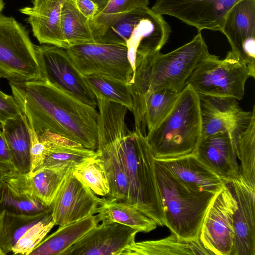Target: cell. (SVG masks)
<instances>
[{"instance_id": "1", "label": "cell", "mask_w": 255, "mask_h": 255, "mask_svg": "<svg viewBox=\"0 0 255 255\" xmlns=\"http://www.w3.org/2000/svg\"><path fill=\"white\" fill-rule=\"evenodd\" d=\"M12 95L35 131H46L70 139L96 151L99 113L47 80L9 83Z\"/></svg>"}, {"instance_id": "2", "label": "cell", "mask_w": 255, "mask_h": 255, "mask_svg": "<svg viewBox=\"0 0 255 255\" xmlns=\"http://www.w3.org/2000/svg\"><path fill=\"white\" fill-rule=\"evenodd\" d=\"M210 54L200 32L189 42L166 54L137 56L129 84L133 101L135 128L146 130V101L155 91L170 88L181 91L200 61Z\"/></svg>"}, {"instance_id": "3", "label": "cell", "mask_w": 255, "mask_h": 255, "mask_svg": "<svg viewBox=\"0 0 255 255\" xmlns=\"http://www.w3.org/2000/svg\"><path fill=\"white\" fill-rule=\"evenodd\" d=\"M128 109L120 105L116 126L118 148L129 187L130 204L153 220L166 226L162 201L155 172V158L146 135L138 129H129L125 123Z\"/></svg>"}, {"instance_id": "4", "label": "cell", "mask_w": 255, "mask_h": 255, "mask_svg": "<svg viewBox=\"0 0 255 255\" xmlns=\"http://www.w3.org/2000/svg\"><path fill=\"white\" fill-rule=\"evenodd\" d=\"M200 97L187 84L170 113L146 138L155 159L193 154L201 138Z\"/></svg>"}, {"instance_id": "5", "label": "cell", "mask_w": 255, "mask_h": 255, "mask_svg": "<svg viewBox=\"0 0 255 255\" xmlns=\"http://www.w3.org/2000/svg\"><path fill=\"white\" fill-rule=\"evenodd\" d=\"M154 165L165 226L180 239L199 238L206 212L216 194L186 185L155 159Z\"/></svg>"}, {"instance_id": "6", "label": "cell", "mask_w": 255, "mask_h": 255, "mask_svg": "<svg viewBox=\"0 0 255 255\" xmlns=\"http://www.w3.org/2000/svg\"><path fill=\"white\" fill-rule=\"evenodd\" d=\"M171 27L162 15L148 7L136 8L110 26L97 42L126 45L134 71L137 56L160 52L168 41Z\"/></svg>"}, {"instance_id": "7", "label": "cell", "mask_w": 255, "mask_h": 255, "mask_svg": "<svg viewBox=\"0 0 255 255\" xmlns=\"http://www.w3.org/2000/svg\"><path fill=\"white\" fill-rule=\"evenodd\" d=\"M0 77L20 84L44 79L29 33L12 17L0 15Z\"/></svg>"}, {"instance_id": "8", "label": "cell", "mask_w": 255, "mask_h": 255, "mask_svg": "<svg viewBox=\"0 0 255 255\" xmlns=\"http://www.w3.org/2000/svg\"><path fill=\"white\" fill-rule=\"evenodd\" d=\"M250 77L247 65L230 50L223 59L209 54L197 65L187 84L199 95L241 100Z\"/></svg>"}, {"instance_id": "9", "label": "cell", "mask_w": 255, "mask_h": 255, "mask_svg": "<svg viewBox=\"0 0 255 255\" xmlns=\"http://www.w3.org/2000/svg\"><path fill=\"white\" fill-rule=\"evenodd\" d=\"M96 98L99 113L96 151L103 161L110 185V191L104 198L128 203V184L121 161L116 133L118 103L98 96Z\"/></svg>"}, {"instance_id": "10", "label": "cell", "mask_w": 255, "mask_h": 255, "mask_svg": "<svg viewBox=\"0 0 255 255\" xmlns=\"http://www.w3.org/2000/svg\"><path fill=\"white\" fill-rule=\"evenodd\" d=\"M74 65L83 75H97L129 84L134 69L124 44L94 43L65 49Z\"/></svg>"}, {"instance_id": "11", "label": "cell", "mask_w": 255, "mask_h": 255, "mask_svg": "<svg viewBox=\"0 0 255 255\" xmlns=\"http://www.w3.org/2000/svg\"><path fill=\"white\" fill-rule=\"evenodd\" d=\"M45 79L78 101L96 108V96L74 65L66 50L49 44L35 45Z\"/></svg>"}, {"instance_id": "12", "label": "cell", "mask_w": 255, "mask_h": 255, "mask_svg": "<svg viewBox=\"0 0 255 255\" xmlns=\"http://www.w3.org/2000/svg\"><path fill=\"white\" fill-rule=\"evenodd\" d=\"M237 205L229 183L224 185L209 204L199 239L213 255H230L234 243L233 216Z\"/></svg>"}, {"instance_id": "13", "label": "cell", "mask_w": 255, "mask_h": 255, "mask_svg": "<svg viewBox=\"0 0 255 255\" xmlns=\"http://www.w3.org/2000/svg\"><path fill=\"white\" fill-rule=\"evenodd\" d=\"M242 0H156L151 9L175 17L198 32L207 29L221 32L229 11Z\"/></svg>"}, {"instance_id": "14", "label": "cell", "mask_w": 255, "mask_h": 255, "mask_svg": "<svg viewBox=\"0 0 255 255\" xmlns=\"http://www.w3.org/2000/svg\"><path fill=\"white\" fill-rule=\"evenodd\" d=\"M200 108L202 122L201 138L227 133L233 139L248 127L255 115V106L246 111L238 100L228 97L201 96Z\"/></svg>"}, {"instance_id": "15", "label": "cell", "mask_w": 255, "mask_h": 255, "mask_svg": "<svg viewBox=\"0 0 255 255\" xmlns=\"http://www.w3.org/2000/svg\"><path fill=\"white\" fill-rule=\"evenodd\" d=\"M231 51L248 66L255 77V0H242L227 13L221 31Z\"/></svg>"}, {"instance_id": "16", "label": "cell", "mask_w": 255, "mask_h": 255, "mask_svg": "<svg viewBox=\"0 0 255 255\" xmlns=\"http://www.w3.org/2000/svg\"><path fill=\"white\" fill-rule=\"evenodd\" d=\"M72 170L51 205V213L55 225L64 226L94 215L101 201V198L76 177Z\"/></svg>"}, {"instance_id": "17", "label": "cell", "mask_w": 255, "mask_h": 255, "mask_svg": "<svg viewBox=\"0 0 255 255\" xmlns=\"http://www.w3.org/2000/svg\"><path fill=\"white\" fill-rule=\"evenodd\" d=\"M139 232L117 223L97 225L62 255H120L128 246L135 241Z\"/></svg>"}, {"instance_id": "18", "label": "cell", "mask_w": 255, "mask_h": 255, "mask_svg": "<svg viewBox=\"0 0 255 255\" xmlns=\"http://www.w3.org/2000/svg\"><path fill=\"white\" fill-rule=\"evenodd\" d=\"M73 167L64 164L43 166L34 172H12L5 173L3 181L15 191L33 196L50 207Z\"/></svg>"}, {"instance_id": "19", "label": "cell", "mask_w": 255, "mask_h": 255, "mask_svg": "<svg viewBox=\"0 0 255 255\" xmlns=\"http://www.w3.org/2000/svg\"><path fill=\"white\" fill-rule=\"evenodd\" d=\"M229 184L237 201L230 255H255V190L240 177Z\"/></svg>"}, {"instance_id": "20", "label": "cell", "mask_w": 255, "mask_h": 255, "mask_svg": "<svg viewBox=\"0 0 255 255\" xmlns=\"http://www.w3.org/2000/svg\"><path fill=\"white\" fill-rule=\"evenodd\" d=\"M193 154L226 183L240 177L235 142L227 133L201 138Z\"/></svg>"}, {"instance_id": "21", "label": "cell", "mask_w": 255, "mask_h": 255, "mask_svg": "<svg viewBox=\"0 0 255 255\" xmlns=\"http://www.w3.org/2000/svg\"><path fill=\"white\" fill-rule=\"evenodd\" d=\"M66 0H33L32 6L23 7L19 12L26 19L33 35L40 44L66 48L61 28V15Z\"/></svg>"}, {"instance_id": "22", "label": "cell", "mask_w": 255, "mask_h": 255, "mask_svg": "<svg viewBox=\"0 0 255 255\" xmlns=\"http://www.w3.org/2000/svg\"><path fill=\"white\" fill-rule=\"evenodd\" d=\"M156 160L179 180L191 187L216 194L226 184L194 154Z\"/></svg>"}, {"instance_id": "23", "label": "cell", "mask_w": 255, "mask_h": 255, "mask_svg": "<svg viewBox=\"0 0 255 255\" xmlns=\"http://www.w3.org/2000/svg\"><path fill=\"white\" fill-rule=\"evenodd\" d=\"M39 138L46 151L43 166L70 164L75 167L97 155L96 151L86 148L70 139L49 131L43 132Z\"/></svg>"}, {"instance_id": "24", "label": "cell", "mask_w": 255, "mask_h": 255, "mask_svg": "<svg viewBox=\"0 0 255 255\" xmlns=\"http://www.w3.org/2000/svg\"><path fill=\"white\" fill-rule=\"evenodd\" d=\"M98 223H117L148 233L157 227L155 222L134 206L124 202L101 198L96 211Z\"/></svg>"}, {"instance_id": "25", "label": "cell", "mask_w": 255, "mask_h": 255, "mask_svg": "<svg viewBox=\"0 0 255 255\" xmlns=\"http://www.w3.org/2000/svg\"><path fill=\"white\" fill-rule=\"evenodd\" d=\"M95 215L64 226L44 238L29 255H62L87 232L98 225Z\"/></svg>"}, {"instance_id": "26", "label": "cell", "mask_w": 255, "mask_h": 255, "mask_svg": "<svg viewBox=\"0 0 255 255\" xmlns=\"http://www.w3.org/2000/svg\"><path fill=\"white\" fill-rule=\"evenodd\" d=\"M16 171L26 173L31 170L30 136L27 120L22 114L0 124Z\"/></svg>"}, {"instance_id": "27", "label": "cell", "mask_w": 255, "mask_h": 255, "mask_svg": "<svg viewBox=\"0 0 255 255\" xmlns=\"http://www.w3.org/2000/svg\"><path fill=\"white\" fill-rule=\"evenodd\" d=\"M61 28L66 48L96 43L89 20L78 11L71 0H66L63 5Z\"/></svg>"}, {"instance_id": "28", "label": "cell", "mask_w": 255, "mask_h": 255, "mask_svg": "<svg viewBox=\"0 0 255 255\" xmlns=\"http://www.w3.org/2000/svg\"><path fill=\"white\" fill-rule=\"evenodd\" d=\"M49 213L36 215L17 214L3 210L0 212V247L5 255L31 227Z\"/></svg>"}, {"instance_id": "29", "label": "cell", "mask_w": 255, "mask_h": 255, "mask_svg": "<svg viewBox=\"0 0 255 255\" xmlns=\"http://www.w3.org/2000/svg\"><path fill=\"white\" fill-rule=\"evenodd\" d=\"M190 255L193 253L189 240L172 235L160 240L134 241L126 247L120 255Z\"/></svg>"}, {"instance_id": "30", "label": "cell", "mask_w": 255, "mask_h": 255, "mask_svg": "<svg viewBox=\"0 0 255 255\" xmlns=\"http://www.w3.org/2000/svg\"><path fill=\"white\" fill-rule=\"evenodd\" d=\"M233 140L240 161V177L255 190V115L247 128Z\"/></svg>"}, {"instance_id": "31", "label": "cell", "mask_w": 255, "mask_h": 255, "mask_svg": "<svg viewBox=\"0 0 255 255\" xmlns=\"http://www.w3.org/2000/svg\"><path fill=\"white\" fill-rule=\"evenodd\" d=\"M148 0H109L94 19L89 21L96 42L120 18L136 8L148 7Z\"/></svg>"}, {"instance_id": "32", "label": "cell", "mask_w": 255, "mask_h": 255, "mask_svg": "<svg viewBox=\"0 0 255 255\" xmlns=\"http://www.w3.org/2000/svg\"><path fill=\"white\" fill-rule=\"evenodd\" d=\"M84 77L95 96L122 105L133 111V98L128 84L101 75H89Z\"/></svg>"}, {"instance_id": "33", "label": "cell", "mask_w": 255, "mask_h": 255, "mask_svg": "<svg viewBox=\"0 0 255 255\" xmlns=\"http://www.w3.org/2000/svg\"><path fill=\"white\" fill-rule=\"evenodd\" d=\"M180 92L164 88L150 95L146 102L144 117L148 132L155 128L170 113Z\"/></svg>"}, {"instance_id": "34", "label": "cell", "mask_w": 255, "mask_h": 255, "mask_svg": "<svg viewBox=\"0 0 255 255\" xmlns=\"http://www.w3.org/2000/svg\"><path fill=\"white\" fill-rule=\"evenodd\" d=\"M73 174L97 195L106 197L110 185L103 161L97 155L88 159L73 168Z\"/></svg>"}, {"instance_id": "35", "label": "cell", "mask_w": 255, "mask_h": 255, "mask_svg": "<svg viewBox=\"0 0 255 255\" xmlns=\"http://www.w3.org/2000/svg\"><path fill=\"white\" fill-rule=\"evenodd\" d=\"M4 193L0 204V212L5 210L17 214L36 215L51 212V206L45 205L28 194L17 192L4 182Z\"/></svg>"}, {"instance_id": "36", "label": "cell", "mask_w": 255, "mask_h": 255, "mask_svg": "<svg viewBox=\"0 0 255 255\" xmlns=\"http://www.w3.org/2000/svg\"><path fill=\"white\" fill-rule=\"evenodd\" d=\"M55 225L51 212L43 219L28 229L13 247V254L29 255Z\"/></svg>"}, {"instance_id": "37", "label": "cell", "mask_w": 255, "mask_h": 255, "mask_svg": "<svg viewBox=\"0 0 255 255\" xmlns=\"http://www.w3.org/2000/svg\"><path fill=\"white\" fill-rule=\"evenodd\" d=\"M27 127L30 136L31 159L30 172H34L43 166L46 156V151L44 144L40 139L39 135L32 128L28 121Z\"/></svg>"}, {"instance_id": "38", "label": "cell", "mask_w": 255, "mask_h": 255, "mask_svg": "<svg viewBox=\"0 0 255 255\" xmlns=\"http://www.w3.org/2000/svg\"><path fill=\"white\" fill-rule=\"evenodd\" d=\"M22 114L14 96L0 90V123L16 117Z\"/></svg>"}, {"instance_id": "39", "label": "cell", "mask_w": 255, "mask_h": 255, "mask_svg": "<svg viewBox=\"0 0 255 255\" xmlns=\"http://www.w3.org/2000/svg\"><path fill=\"white\" fill-rule=\"evenodd\" d=\"M0 170L4 174L17 171L11 154L0 126Z\"/></svg>"}, {"instance_id": "40", "label": "cell", "mask_w": 255, "mask_h": 255, "mask_svg": "<svg viewBox=\"0 0 255 255\" xmlns=\"http://www.w3.org/2000/svg\"><path fill=\"white\" fill-rule=\"evenodd\" d=\"M78 10L89 21L92 20L99 11L98 5L92 0H71Z\"/></svg>"}, {"instance_id": "41", "label": "cell", "mask_w": 255, "mask_h": 255, "mask_svg": "<svg viewBox=\"0 0 255 255\" xmlns=\"http://www.w3.org/2000/svg\"><path fill=\"white\" fill-rule=\"evenodd\" d=\"M98 6L99 11L103 8L107 3L109 0H92Z\"/></svg>"}, {"instance_id": "42", "label": "cell", "mask_w": 255, "mask_h": 255, "mask_svg": "<svg viewBox=\"0 0 255 255\" xmlns=\"http://www.w3.org/2000/svg\"><path fill=\"white\" fill-rule=\"evenodd\" d=\"M4 183L3 180L0 181V204L1 203L4 193Z\"/></svg>"}, {"instance_id": "43", "label": "cell", "mask_w": 255, "mask_h": 255, "mask_svg": "<svg viewBox=\"0 0 255 255\" xmlns=\"http://www.w3.org/2000/svg\"><path fill=\"white\" fill-rule=\"evenodd\" d=\"M5 7V3L4 0H0V15L1 14Z\"/></svg>"}, {"instance_id": "44", "label": "cell", "mask_w": 255, "mask_h": 255, "mask_svg": "<svg viewBox=\"0 0 255 255\" xmlns=\"http://www.w3.org/2000/svg\"><path fill=\"white\" fill-rule=\"evenodd\" d=\"M4 175V173L2 171L0 170V181L3 180Z\"/></svg>"}, {"instance_id": "45", "label": "cell", "mask_w": 255, "mask_h": 255, "mask_svg": "<svg viewBox=\"0 0 255 255\" xmlns=\"http://www.w3.org/2000/svg\"><path fill=\"white\" fill-rule=\"evenodd\" d=\"M0 255H5L4 253L2 251L0 247Z\"/></svg>"}, {"instance_id": "46", "label": "cell", "mask_w": 255, "mask_h": 255, "mask_svg": "<svg viewBox=\"0 0 255 255\" xmlns=\"http://www.w3.org/2000/svg\"><path fill=\"white\" fill-rule=\"evenodd\" d=\"M0 78H1L0 77Z\"/></svg>"}]
</instances>
